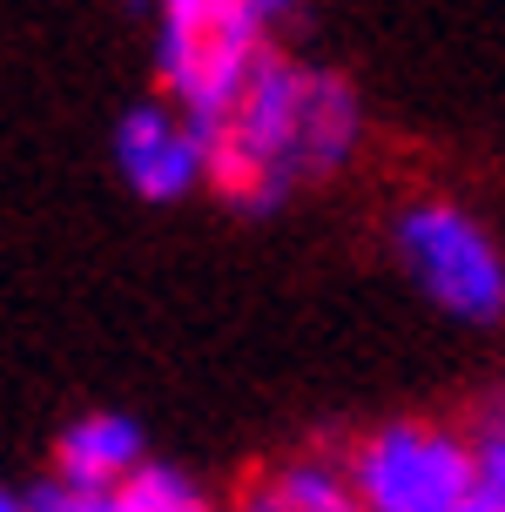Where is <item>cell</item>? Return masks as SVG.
<instances>
[{
    "label": "cell",
    "instance_id": "obj_1",
    "mask_svg": "<svg viewBox=\"0 0 505 512\" xmlns=\"http://www.w3.org/2000/svg\"><path fill=\"white\" fill-rule=\"evenodd\" d=\"M364 149V102L324 61L270 54L209 128V189L229 209H283L303 189L344 176Z\"/></svg>",
    "mask_w": 505,
    "mask_h": 512
},
{
    "label": "cell",
    "instance_id": "obj_2",
    "mask_svg": "<svg viewBox=\"0 0 505 512\" xmlns=\"http://www.w3.org/2000/svg\"><path fill=\"white\" fill-rule=\"evenodd\" d=\"M391 256L438 317L505 324V250L458 196H411L391 216Z\"/></svg>",
    "mask_w": 505,
    "mask_h": 512
},
{
    "label": "cell",
    "instance_id": "obj_3",
    "mask_svg": "<svg viewBox=\"0 0 505 512\" xmlns=\"http://www.w3.org/2000/svg\"><path fill=\"white\" fill-rule=\"evenodd\" d=\"M364 512H465L485 499L479 438L438 418H384L344 452Z\"/></svg>",
    "mask_w": 505,
    "mask_h": 512
},
{
    "label": "cell",
    "instance_id": "obj_4",
    "mask_svg": "<svg viewBox=\"0 0 505 512\" xmlns=\"http://www.w3.org/2000/svg\"><path fill=\"white\" fill-rule=\"evenodd\" d=\"M108 155H115V176L128 182V196H142V203H182V196L209 189V135L169 95L122 108Z\"/></svg>",
    "mask_w": 505,
    "mask_h": 512
},
{
    "label": "cell",
    "instance_id": "obj_5",
    "mask_svg": "<svg viewBox=\"0 0 505 512\" xmlns=\"http://www.w3.org/2000/svg\"><path fill=\"white\" fill-rule=\"evenodd\" d=\"M54 472L68 492L81 499H108V492H122L135 472H149V438L142 425L128 418V411H75L61 432H54Z\"/></svg>",
    "mask_w": 505,
    "mask_h": 512
},
{
    "label": "cell",
    "instance_id": "obj_6",
    "mask_svg": "<svg viewBox=\"0 0 505 512\" xmlns=\"http://www.w3.org/2000/svg\"><path fill=\"white\" fill-rule=\"evenodd\" d=\"M223 512H364V506H357V486L344 472V459L297 452V459H277L263 472H250Z\"/></svg>",
    "mask_w": 505,
    "mask_h": 512
},
{
    "label": "cell",
    "instance_id": "obj_7",
    "mask_svg": "<svg viewBox=\"0 0 505 512\" xmlns=\"http://www.w3.org/2000/svg\"><path fill=\"white\" fill-rule=\"evenodd\" d=\"M95 512H223L196 479H182L176 465H149V472H135L122 492H108V499H88Z\"/></svg>",
    "mask_w": 505,
    "mask_h": 512
},
{
    "label": "cell",
    "instance_id": "obj_8",
    "mask_svg": "<svg viewBox=\"0 0 505 512\" xmlns=\"http://www.w3.org/2000/svg\"><path fill=\"white\" fill-rule=\"evenodd\" d=\"M0 512H95L81 492H68L61 479H34V486H14L0 499Z\"/></svg>",
    "mask_w": 505,
    "mask_h": 512
},
{
    "label": "cell",
    "instance_id": "obj_9",
    "mask_svg": "<svg viewBox=\"0 0 505 512\" xmlns=\"http://www.w3.org/2000/svg\"><path fill=\"white\" fill-rule=\"evenodd\" d=\"M479 472H485V506L505 512V425L479 432Z\"/></svg>",
    "mask_w": 505,
    "mask_h": 512
},
{
    "label": "cell",
    "instance_id": "obj_10",
    "mask_svg": "<svg viewBox=\"0 0 505 512\" xmlns=\"http://www.w3.org/2000/svg\"><path fill=\"white\" fill-rule=\"evenodd\" d=\"M209 7H229V0H149L155 21H176V14H209Z\"/></svg>",
    "mask_w": 505,
    "mask_h": 512
},
{
    "label": "cell",
    "instance_id": "obj_11",
    "mask_svg": "<svg viewBox=\"0 0 505 512\" xmlns=\"http://www.w3.org/2000/svg\"><path fill=\"white\" fill-rule=\"evenodd\" d=\"M256 7H263V14H270V21H277V14H290V7H297V0H256Z\"/></svg>",
    "mask_w": 505,
    "mask_h": 512
},
{
    "label": "cell",
    "instance_id": "obj_12",
    "mask_svg": "<svg viewBox=\"0 0 505 512\" xmlns=\"http://www.w3.org/2000/svg\"><path fill=\"white\" fill-rule=\"evenodd\" d=\"M492 425H505V398H499V411H492Z\"/></svg>",
    "mask_w": 505,
    "mask_h": 512
}]
</instances>
